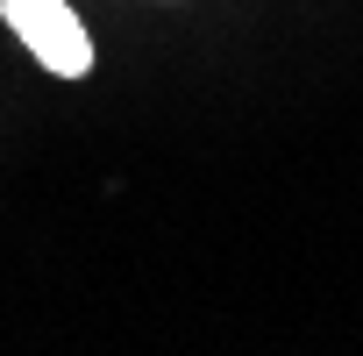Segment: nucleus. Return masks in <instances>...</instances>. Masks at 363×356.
<instances>
[{
	"instance_id": "f257e3e1",
	"label": "nucleus",
	"mask_w": 363,
	"mask_h": 356,
	"mask_svg": "<svg viewBox=\"0 0 363 356\" xmlns=\"http://www.w3.org/2000/svg\"><path fill=\"white\" fill-rule=\"evenodd\" d=\"M0 15H8V29L29 43V57L57 79H86L93 72V36L86 22L65 8V0H0Z\"/></svg>"
}]
</instances>
